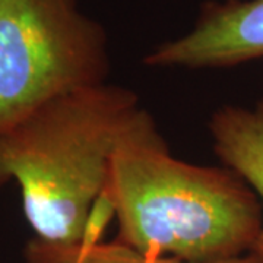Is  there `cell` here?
<instances>
[{
	"instance_id": "cell-1",
	"label": "cell",
	"mask_w": 263,
	"mask_h": 263,
	"mask_svg": "<svg viewBox=\"0 0 263 263\" xmlns=\"http://www.w3.org/2000/svg\"><path fill=\"white\" fill-rule=\"evenodd\" d=\"M152 123L138 97L122 86L59 95L0 130V189L18 184L35 238L79 245L114 152Z\"/></svg>"
},
{
	"instance_id": "cell-2",
	"label": "cell",
	"mask_w": 263,
	"mask_h": 263,
	"mask_svg": "<svg viewBox=\"0 0 263 263\" xmlns=\"http://www.w3.org/2000/svg\"><path fill=\"white\" fill-rule=\"evenodd\" d=\"M105 190L119 243L154 257L212 263L252 253L263 233L260 199L228 167L171 157L157 124L114 152Z\"/></svg>"
},
{
	"instance_id": "cell-3",
	"label": "cell",
	"mask_w": 263,
	"mask_h": 263,
	"mask_svg": "<svg viewBox=\"0 0 263 263\" xmlns=\"http://www.w3.org/2000/svg\"><path fill=\"white\" fill-rule=\"evenodd\" d=\"M108 72L107 34L78 0H0V130Z\"/></svg>"
},
{
	"instance_id": "cell-4",
	"label": "cell",
	"mask_w": 263,
	"mask_h": 263,
	"mask_svg": "<svg viewBox=\"0 0 263 263\" xmlns=\"http://www.w3.org/2000/svg\"><path fill=\"white\" fill-rule=\"evenodd\" d=\"M263 57V0L208 2L193 29L145 57L160 67H222Z\"/></svg>"
},
{
	"instance_id": "cell-5",
	"label": "cell",
	"mask_w": 263,
	"mask_h": 263,
	"mask_svg": "<svg viewBox=\"0 0 263 263\" xmlns=\"http://www.w3.org/2000/svg\"><path fill=\"white\" fill-rule=\"evenodd\" d=\"M209 130L219 160L245 180L263 203V101L253 108L222 107L212 116ZM252 253L263 263V233Z\"/></svg>"
},
{
	"instance_id": "cell-6",
	"label": "cell",
	"mask_w": 263,
	"mask_h": 263,
	"mask_svg": "<svg viewBox=\"0 0 263 263\" xmlns=\"http://www.w3.org/2000/svg\"><path fill=\"white\" fill-rule=\"evenodd\" d=\"M25 263H192L174 257H154L119 241L79 243L73 246L50 245L38 238L31 240L24 250ZM212 263H262L253 253Z\"/></svg>"
}]
</instances>
